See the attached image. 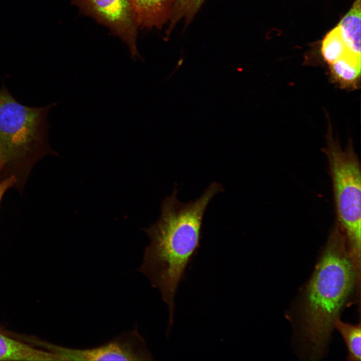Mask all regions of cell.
Listing matches in <instances>:
<instances>
[{
  "label": "cell",
  "mask_w": 361,
  "mask_h": 361,
  "mask_svg": "<svg viewBox=\"0 0 361 361\" xmlns=\"http://www.w3.org/2000/svg\"><path fill=\"white\" fill-rule=\"evenodd\" d=\"M223 191L221 184L213 182L200 197L186 203L178 200L174 188L163 201L158 220L144 230L150 241L138 270L159 290L168 308L169 326L178 283L200 246L205 212L212 199Z\"/></svg>",
  "instance_id": "1"
},
{
  "label": "cell",
  "mask_w": 361,
  "mask_h": 361,
  "mask_svg": "<svg viewBox=\"0 0 361 361\" xmlns=\"http://www.w3.org/2000/svg\"><path fill=\"white\" fill-rule=\"evenodd\" d=\"M330 80L340 88L353 90L360 86V59L342 58L328 66Z\"/></svg>",
  "instance_id": "9"
},
{
  "label": "cell",
  "mask_w": 361,
  "mask_h": 361,
  "mask_svg": "<svg viewBox=\"0 0 361 361\" xmlns=\"http://www.w3.org/2000/svg\"><path fill=\"white\" fill-rule=\"evenodd\" d=\"M2 180V178H1V166H0V180Z\"/></svg>",
  "instance_id": "15"
},
{
  "label": "cell",
  "mask_w": 361,
  "mask_h": 361,
  "mask_svg": "<svg viewBox=\"0 0 361 361\" xmlns=\"http://www.w3.org/2000/svg\"><path fill=\"white\" fill-rule=\"evenodd\" d=\"M205 0H175L169 18V25L167 30L172 31L175 25L182 19L188 25Z\"/></svg>",
  "instance_id": "13"
},
{
  "label": "cell",
  "mask_w": 361,
  "mask_h": 361,
  "mask_svg": "<svg viewBox=\"0 0 361 361\" xmlns=\"http://www.w3.org/2000/svg\"><path fill=\"white\" fill-rule=\"evenodd\" d=\"M356 285V276L345 240L336 223L304 296L303 331L312 359H317L323 354L334 321Z\"/></svg>",
  "instance_id": "2"
},
{
  "label": "cell",
  "mask_w": 361,
  "mask_h": 361,
  "mask_svg": "<svg viewBox=\"0 0 361 361\" xmlns=\"http://www.w3.org/2000/svg\"><path fill=\"white\" fill-rule=\"evenodd\" d=\"M175 0H131L139 26L161 29L169 20Z\"/></svg>",
  "instance_id": "8"
},
{
  "label": "cell",
  "mask_w": 361,
  "mask_h": 361,
  "mask_svg": "<svg viewBox=\"0 0 361 361\" xmlns=\"http://www.w3.org/2000/svg\"><path fill=\"white\" fill-rule=\"evenodd\" d=\"M324 148L332 182L337 224L344 237L356 277L360 279L361 176L359 162L352 143L343 149L328 121Z\"/></svg>",
  "instance_id": "4"
},
{
  "label": "cell",
  "mask_w": 361,
  "mask_h": 361,
  "mask_svg": "<svg viewBox=\"0 0 361 361\" xmlns=\"http://www.w3.org/2000/svg\"><path fill=\"white\" fill-rule=\"evenodd\" d=\"M334 326L343 337L348 351V360L359 361L361 357V331L360 324L352 325L343 322L338 317Z\"/></svg>",
  "instance_id": "12"
},
{
  "label": "cell",
  "mask_w": 361,
  "mask_h": 361,
  "mask_svg": "<svg viewBox=\"0 0 361 361\" xmlns=\"http://www.w3.org/2000/svg\"><path fill=\"white\" fill-rule=\"evenodd\" d=\"M55 355L21 340L0 327V360H56Z\"/></svg>",
  "instance_id": "7"
},
{
  "label": "cell",
  "mask_w": 361,
  "mask_h": 361,
  "mask_svg": "<svg viewBox=\"0 0 361 361\" xmlns=\"http://www.w3.org/2000/svg\"><path fill=\"white\" fill-rule=\"evenodd\" d=\"M42 346L58 360H151L144 338L137 328L126 332L109 342L91 348H66L44 341Z\"/></svg>",
  "instance_id": "5"
},
{
  "label": "cell",
  "mask_w": 361,
  "mask_h": 361,
  "mask_svg": "<svg viewBox=\"0 0 361 361\" xmlns=\"http://www.w3.org/2000/svg\"><path fill=\"white\" fill-rule=\"evenodd\" d=\"M17 180L14 176L7 177L0 180V205L5 193L9 189L15 188Z\"/></svg>",
  "instance_id": "14"
},
{
  "label": "cell",
  "mask_w": 361,
  "mask_h": 361,
  "mask_svg": "<svg viewBox=\"0 0 361 361\" xmlns=\"http://www.w3.org/2000/svg\"><path fill=\"white\" fill-rule=\"evenodd\" d=\"M71 3L125 42L132 59L139 58L136 45L139 26L131 0H71Z\"/></svg>",
  "instance_id": "6"
},
{
  "label": "cell",
  "mask_w": 361,
  "mask_h": 361,
  "mask_svg": "<svg viewBox=\"0 0 361 361\" xmlns=\"http://www.w3.org/2000/svg\"><path fill=\"white\" fill-rule=\"evenodd\" d=\"M321 54L328 66L342 58L360 59V56L354 55L348 50L337 26L324 38L321 43Z\"/></svg>",
  "instance_id": "11"
},
{
  "label": "cell",
  "mask_w": 361,
  "mask_h": 361,
  "mask_svg": "<svg viewBox=\"0 0 361 361\" xmlns=\"http://www.w3.org/2000/svg\"><path fill=\"white\" fill-rule=\"evenodd\" d=\"M56 103L30 107L18 102L3 85L0 90V166L2 179L14 176L19 190L34 165L48 155H58L48 140L47 115Z\"/></svg>",
  "instance_id": "3"
},
{
  "label": "cell",
  "mask_w": 361,
  "mask_h": 361,
  "mask_svg": "<svg viewBox=\"0 0 361 361\" xmlns=\"http://www.w3.org/2000/svg\"><path fill=\"white\" fill-rule=\"evenodd\" d=\"M360 1L354 0L349 11L337 25L348 50L360 56Z\"/></svg>",
  "instance_id": "10"
}]
</instances>
